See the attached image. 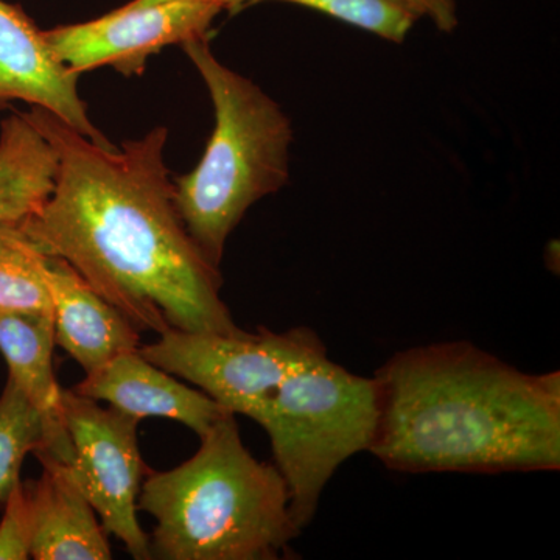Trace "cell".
<instances>
[{
	"label": "cell",
	"instance_id": "obj_1",
	"mask_svg": "<svg viewBox=\"0 0 560 560\" xmlns=\"http://www.w3.org/2000/svg\"><path fill=\"white\" fill-rule=\"evenodd\" d=\"M22 114L58 156L54 194L20 223L44 256L68 261L139 331L243 330L221 300L219 267L176 208L167 128L117 149L92 142L49 110Z\"/></svg>",
	"mask_w": 560,
	"mask_h": 560
},
{
	"label": "cell",
	"instance_id": "obj_2",
	"mask_svg": "<svg viewBox=\"0 0 560 560\" xmlns=\"http://www.w3.org/2000/svg\"><path fill=\"white\" fill-rule=\"evenodd\" d=\"M370 452L388 469L559 470L560 374L533 375L467 341L418 346L375 372Z\"/></svg>",
	"mask_w": 560,
	"mask_h": 560
},
{
	"label": "cell",
	"instance_id": "obj_3",
	"mask_svg": "<svg viewBox=\"0 0 560 560\" xmlns=\"http://www.w3.org/2000/svg\"><path fill=\"white\" fill-rule=\"evenodd\" d=\"M200 440L186 463L143 478L138 510L156 521L151 559H282L301 529L278 467L250 455L235 415Z\"/></svg>",
	"mask_w": 560,
	"mask_h": 560
},
{
	"label": "cell",
	"instance_id": "obj_4",
	"mask_svg": "<svg viewBox=\"0 0 560 560\" xmlns=\"http://www.w3.org/2000/svg\"><path fill=\"white\" fill-rule=\"evenodd\" d=\"M208 38L183 44L212 98L215 127L197 167L173 179L190 237L220 268L224 246L250 206L290 179L293 128L282 108L212 54Z\"/></svg>",
	"mask_w": 560,
	"mask_h": 560
},
{
	"label": "cell",
	"instance_id": "obj_5",
	"mask_svg": "<svg viewBox=\"0 0 560 560\" xmlns=\"http://www.w3.org/2000/svg\"><path fill=\"white\" fill-rule=\"evenodd\" d=\"M377 419L374 378L334 363L327 350L291 372L253 416L270 436L298 528L311 525L338 467L357 453L370 452Z\"/></svg>",
	"mask_w": 560,
	"mask_h": 560
},
{
	"label": "cell",
	"instance_id": "obj_6",
	"mask_svg": "<svg viewBox=\"0 0 560 560\" xmlns=\"http://www.w3.org/2000/svg\"><path fill=\"white\" fill-rule=\"evenodd\" d=\"M326 350L318 334L305 327L282 334L168 330L139 348L154 366L194 383L232 415L249 419L291 372Z\"/></svg>",
	"mask_w": 560,
	"mask_h": 560
},
{
	"label": "cell",
	"instance_id": "obj_7",
	"mask_svg": "<svg viewBox=\"0 0 560 560\" xmlns=\"http://www.w3.org/2000/svg\"><path fill=\"white\" fill-rule=\"evenodd\" d=\"M62 407L73 445L65 466L86 497L106 534L125 545L132 558L150 560V539L138 521V499L149 467L139 451V419L103 408L73 389H62Z\"/></svg>",
	"mask_w": 560,
	"mask_h": 560
},
{
	"label": "cell",
	"instance_id": "obj_8",
	"mask_svg": "<svg viewBox=\"0 0 560 560\" xmlns=\"http://www.w3.org/2000/svg\"><path fill=\"white\" fill-rule=\"evenodd\" d=\"M230 0H131L98 20L44 32L51 49L73 72L105 68L142 75L151 55L172 44L208 38Z\"/></svg>",
	"mask_w": 560,
	"mask_h": 560
},
{
	"label": "cell",
	"instance_id": "obj_9",
	"mask_svg": "<svg viewBox=\"0 0 560 560\" xmlns=\"http://www.w3.org/2000/svg\"><path fill=\"white\" fill-rule=\"evenodd\" d=\"M79 77L20 7L0 0V109L25 102L49 110L92 142L113 145L88 116Z\"/></svg>",
	"mask_w": 560,
	"mask_h": 560
},
{
	"label": "cell",
	"instance_id": "obj_10",
	"mask_svg": "<svg viewBox=\"0 0 560 560\" xmlns=\"http://www.w3.org/2000/svg\"><path fill=\"white\" fill-rule=\"evenodd\" d=\"M72 389L139 420H176L200 438L221 419L232 415L208 394L189 388L176 381L175 375L143 359L139 349L121 353L105 366L86 374Z\"/></svg>",
	"mask_w": 560,
	"mask_h": 560
},
{
	"label": "cell",
	"instance_id": "obj_11",
	"mask_svg": "<svg viewBox=\"0 0 560 560\" xmlns=\"http://www.w3.org/2000/svg\"><path fill=\"white\" fill-rule=\"evenodd\" d=\"M55 345L54 315L0 313V352L9 364V378L43 420V445L33 455L70 466L73 445L62 407V388L55 375Z\"/></svg>",
	"mask_w": 560,
	"mask_h": 560
},
{
	"label": "cell",
	"instance_id": "obj_12",
	"mask_svg": "<svg viewBox=\"0 0 560 560\" xmlns=\"http://www.w3.org/2000/svg\"><path fill=\"white\" fill-rule=\"evenodd\" d=\"M46 280L54 312L55 342L86 374L140 348L139 330L84 282L68 261L47 257Z\"/></svg>",
	"mask_w": 560,
	"mask_h": 560
},
{
	"label": "cell",
	"instance_id": "obj_13",
	"mask_svg": "<svg viewBox=\"0 0 560 560\" xmlns=\"http://www.w3.org/2000/svg\"><path fill=\"white\" fill-rule=\"evenodd\" d=\"M44 471L28 486L33 504L31 558L36 560H108L106 530L94 508L70 480L62 464L39 459Z\"/></svg>",
	"mask_w": 560,
	"mask_h": 560
},
{
	"label": "cell",
	"instance_id": "obj_14",
	"mask_svg": "<svg viewBox=\"0 0 560 560\" xmlns=\"http://www.w3.org/2000/svg\"><path fill=\"white\" fill-rule=\"evenodd\" d=\"M58 156L22 113L0 127V223H21L36 212L57 180Z\"/></svg>",
	"mask_w": 560,
	"mask_h": 560
},
{
	"label": "cell",
	"instance_id": "obj_15",
	"mask_svg": "<svg viewBox=\"0 0 560 560\" xmlns=\"http://www.w3.org/2000/svg\"><path fill=\"white\" fill-rule=\"evenodd\" d=\"M46 260L20 223H0V313H49Z\"/></svg>",
	"mask_w": 560,
	"mask_h": 560
},
{
	"label": "cell",
	"instance_id": "obj_16",
	"mask_svg": "<svg viewBox=\"0 0 560 560\" xmlns=\"http://www.w3.org/2000/svg\"><path fill=\"white\" fill-rule=\"evenodd\" d=\"M43 445V420L13 381L0 396V506L21 482L22 463Z\"/></svg>",
	"mask_w": 560,
	"mask_h": 560
},
{
	"label": "cell",
	"instance_id": "obj_17",
	"mask_svg": "<svg viewBox=\"0 0 560 560\" xmlns=\"http://www.w3.org/2000/svg\"><path fill=\"white\" fill-rule=\"evenodd\" d=\"M259 2L305 7L396 44L404 43L419 21L399 0H230L228 10L238 11Z\"/></svg>",
	"mask_w": 560,
	"mask_h": 560
},
{
	"label": "cell",
	"instance_id": "obj_18",
	"mask_svg": "<svg viewBox=\"0 0 560 560\" xmlns=\"http://www.w3.org/2000/svg\"><path fill=\"white\" fill-rule=\"evenodd\" d=\"M33 504L31 490L20 482L3 504L0 522V560L31 559Z\"/></svg>",
	"mask_w": 560,
	"mask_h": 560
},
{
	"label": "cell",
	"instance_id": "obj_19",
	"mask_svg": "<svg viewBox=\"0 0 560 560\" xmlns=\"http://www.w3.org/2000/svg\"><path fill=\"white\" fill-rule=\"evenodd\" d=\"M422 20L433 22L438 31L452 33L458 27V5L456 0H399Z\"/></svg>",
	"mask_w": 560,
	"mask_h": 560
}]
</instances>
